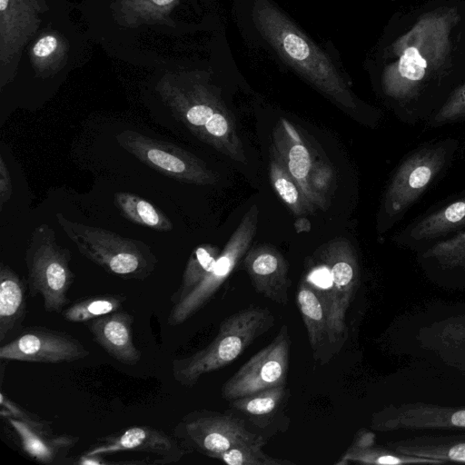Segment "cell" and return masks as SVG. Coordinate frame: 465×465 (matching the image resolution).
Masks as SVG:
<instances>
[{"label":"cell","mask_w":465,"mask_h":465,"mask_svg":"<svg viewBox=\"0 0 465 465\" xmlns=\"http://www.w3.org/2000/svg\"><path fill=\"white\" fill-rule=\"evenodd\" d=\"M458 19L455 9L430 12L393 43V60L382 72L381 91L403 124L425 123L452 93L447 61Z\"/></svg>","instance_id":"cell-1"},{"label":"cell","mask_w":465,"mask_h":465,"mask_svg":"<svg viewBox=\"0 0 465 465\" xmlns=\"http://www.w3.org/2000/svg\"><path fill=\"white\" fill-rule=\"evenodd\" d=\"M460 150L456 137L434 139L410 151L390 177L378 213V229L398 223L423 194L444 176Z\"/></svg>","instance_id":"cell-2"},{"label":"cell","mask_w":465,"mask_h":465,"mask_svg":"<svg viewBox=\"0 0 465 465\" xmlns=\"http://www.w3.org/2000/svg\"><path fill=\"white\" fill-rule=\"evenodd\" d=\"M274 322L272 312L260 306H249L232 313L220 323L216 337L208 345L173 361V379L183 386H194L204 374L234 361Z\"/></svg>","instance_id":"cell-3"},{"label":"cell","mask_w":465,"mask_h":465,"mask_svg":"<svg viewBox=\"0 0 465 465\" xmlns=\"http://www.w3.org/2000/svg\"><path fill=\"white\" fill-rule=\"evenodd\" d=\"M254 17L262 34L290 64L344 106L356 107L328 57L267 0L255 1Z\"/></svg>","instance_id":"cell-4"},{"label":"cell","mask_w":465,"mask_h":465,"mask_svg":"<svg viewBox=\"0 0 465 465\" xmlns=\"http://www.w3.org/2000/svg\"><path fill=\"white\" fill-rule=\"evenodd\" d=\"M55 219L78 252L108 273L143 281L153 272L157 259L143 242L71 221L62 213H56Z\"/></svg>","instance_id":"cell-5"},{"label":"cell","mask_w":465,"mask_h":465,"mask_svg":"<svg viewBox=\"0 0 465 465\" xmlns=\"http://www.w3.org/2000/svg\"><path fill=\"white\" fill-rule=\"evenodd\" d=\"M70 260V251L57 243L53 228L43 223L34 229L25 255L27 287L31 297H42L47 312L61 313L69 303L74 281Z\"/></svg>","instance_id":"cell-6"},{"label":"cell","mask_w":465,"mask_h":465,"mask_svg":"<svg viewBox=\"0 0 465 465\" xmlns=\"http://www.w3.org/2000/svg\"><path fill=\"white\" fill-rule=\"evenodd\" d=\"M173 436L187 451L195 450L215 460L234 446L264 440L249 430L241 415L208 410L184 415L174 427Z\"/></svg>","instance_id":"cell-7"},{"label":"cell","mask_w":465,"mask_h":465,"mask_svg":"<svg viewBox=\"0 0 465 465\" xmlns=\"http://www.w3.org/2000/svg\"><path fill=\"white\" fill-rule=\"evenodd\" d=\"M163 101L195 136L218 149L229 142V114L217 99L201 85L184 88L171 84L161 89Z\"/></svg>","instance_id":"cell-8"},{"label":"cell","mask_w":465,"mask_h":465,"mask_svg":"<svg viewBox=\"0 0 465 465\" xmlns=\"http://www.w3.org/2000/svg\"><path fill=\"white\" fill-rule=\"evenodd\" d=\"M258 209L253 205L244 215L212 269L200 282L179 302L172 305L167 323H183L202 309L217 292L233 269L249 250L254 236Z\"/></svg>","instance_id":"cell-9"},{"label":"cell","mask_w":465,"mask_h":465,"mask_svg":"<svg viewBox=\"0 0 465 465\" xmlns=\"http://www.w3.org/2000/svg\"><path fill=\"white\" fill-rule=\"evenodd\" d=\"M119 145L152 169L179 182L212 184L214 173L189 152L141 133L125 130L115 135Z\"/></svg>","instance_id":"cell-10"},{"label":"cell","mask_w":465,"mask_h":465,"mask_svg":"<svg viewBox=\"0 0 465 465\" xmlns=\"http://www.w3.org/2000/svg\"><path fill=\"white\" fill-rule=\"evenodd\" d=\"M291 338L282 325L275 338L249 359L223 384L221 394L226 401L286 385L289 370Z\"/></svg>","instance_id":"cell-11"},{"label":"cell","mask_w":465,"mask_h":465,"mask_svg":"<svg viewBox=\"0 0 465 465\" xmlns=\"http://www.w3.org/2000/svg\"><path fill=\"white\" fill-rule=\"evenodd\" d=\"M323 261L331 275V344L339 351L347 338L346 314L360 282L359 263L353 248L345 241L331 242L325 250Z\"/></svg>","instance_id":"cell-12"},{"label":"cell","mask_w":465,"mask_h":465,"mask_svg":"<svg viewBox=\"0 0 465 465\" xmlns=\"http://www.w3.org/2000/svg\"><path fill=\"white\" fill-rule=\"evenodd\" d=\"M462 232H465V191L428 208L399 231L393 241L416 253Z\"/></svg>","instance_id":"cell-13"},{"label":"cell","mask_w":465,"mask_h":465,"mask_svg":"<svg viewBox=\"0 0 465 465\" xmlns=\"http://www.w3.org/2000/svg\"><path fill=\"white\" fill-rule=\"evenodd\" d=\"M88 355V350L76 338L45 327L25 329L16 338L0 346L2 361L61 363Z\"/></svg>","instance_id":"cell-14"},{"label":"cell","mask_w":465,"mask_h":465,"mask_svg":"<svg viewBox=\"0 0 465 465\" xmlns=\"http://www.w3.org/2000/svg\"><path fill=\"white\" fill-rule=\"evenodd\" d=\"M371 428L379 431L465 430V407L423 402L392 404L372 414Z\"/></svg>","instance_id":"cell-15"},{"label":"cell","mask_w":465,"mask_h":465,"mask_svg":"<svg viewBox=\"0 0 465 465\" xmlns=\"http://www.w3.org/2000/svg\"><path fill=\"white\" fill-rule=\"evenodd\" d=\"M124 451L152 454L155 464L180 460L188 451L174 436L150 426H133L104 437L84 452V456H103Z\"/></svg>","instance_id":"cell-16"},{"label":"cell","mask_w":465,"mask_h":465,"mask_svg":"<svg viewBox=\"0 0 465 465\" xmlns=\"http://www.w3.org/2000/svg\"><path fill=\"white\" fill-rule=\"evenodd\" d=\"M415 257L423 274L435 285L465 290V232L435 242Z\"/></svg>","instance_id":"cell-17"},{"label":"cell","mask_w":465,"mask_h":465,"mask_svg":"<svg viewBox=\"0 0 465 465\" xmlns=\"http://www.w3.org/2000/svg\"><path fill=\"white\" fill-rule=\"evenodd\" d=\"M5 420L15 435L22 450L40 463L64 462L69 451L79 441L77 436L54 434L50 422L40 419L25 421L5 417Z\"/></svg>","instance_id":"cell-18"},{"label":"cell","mask_w":465,"mask_h":465,"mask_svg":"<svg viewBox=\"0 0 465 465\" xmlns=\"http://www.w3.org/2000/svg\"><path fill=\"white\" fill-rule=\"evenodd\" d=\"M243 265L258 293L278 304L288 303V264L277 250L260 246L247 251Z\"/></svg>","instance_id":"cell-19"},{"label":"cell","mask_w":465,"mask_h":465,"mask_svg":"<svg viewBox=\"0 0 465 465\" xmlns=\"http://www.w3.org/2000/svg\"><path fill=\"white\" fill-rule=\"evenodd\" d=\"M134 318L127 312L116 311L88 322L94 341L114 359L126 365L141 360V351L134 343Z\"/></svg>","instance_id":"cell-20"},{"label":"cell","mask_w":465,"mask_h":465,"mask_svg":"<svg viewBox=\"0 0 465 465\" xmlns=\"http://www.w3.org/2000/svg\"><path fill=\"white\" fill-rule=\"evenodd\" d=\"M387 447L397 453L445 462H465V433L420 435L390 441Z\"/></svg>","instance_id":"cell-21"},{"label":"cell","mask_w":465,"mask_h":465,"mask_svg":"<svg viewBox=\"0 0 465 465\" xmlns=\"http://www.w3.org/2000/svg\"><path fill=\"white\" fill-rule=\"evenodd\" d=\"M26 286L4 262L0 265V341L20 328L26 314Z\"/></svg>","instance_id":"cell-22"},{"label":"cell","mask_w":465,"mask_h":465,"mask_svg":"<svg viewBox=\"0 0 465 465\" xmlns=\"http://www.w3.org/2000/svg\"><path fill=\"white\" fill-rule=\"evenodd\" d=\"M296 301L307 330L313 356L319 359L322 356L327 344L331 345L325 302L307 282L300 284Z\"/></svg>","instance_id":"cell-23"},{"label":"cell","mask_w":465,"mask_h":465,"mask_svg":"<svg viewBox=\"0 0 465 465\" xmlns=\"http://www.w3.org/2000/svg\"><path fill=\"white\" fill-rule=\"evenodd\" d=\"M289 390L286 385L270 388L257 393L230 401L231 408L246 421L265 430L280 416Z\"/></svg>","instance_id":"cell-24"},{"label":"cell","mask_w":465,"mask_h":465,"mask_svg":"<svg viewBox=\"0 0 465 465\" xmlns=\"http://www.w3.org/2000/svg\"><path fill=\"white\" fill-rule=\"evenodd\" d=\"M440 464V462L397 453L387 446H377L374 434L361 430L355 436L349 449L335 464Z\"/></svg>","instance_id":"cell-25"},{"label":"cell","mask_w":465,"mask_h":465,"mask_svg":"<svg viewBox=\"0 0 465 465\" xmlns=\"http://www.w3.org/2000/svg\"><path fill=\"white\" fill-rule=\"evenodd\" d=\"M114 204L130 222L159 232L173 229L171 220L153 204L131 193L120 192L114 194Z\"/></svg>","instance_id":"cell-26"},{"label":"cell","mask_w":465,"mask_h":465,"mask_svg":"<svg viewBox=\"0 0 465 465\" xmlns=\"http://www.w3.org/2000/svg\"><path fill=\"white\" fill-rule=\"evenodd\" d=\"M219 250L212 244H203L196 247L191 253L183 273L178 289L172 294V305L183 300L212 269Z\"/></svg>","instance_id":"cell-27"},{"label":"cell","mask_w":465,"mask_h":465,"mask_svg":"<svg viewBox=\"0 0 465 465\" xmlns=\"http://www.w3.org/2000/svg\"><path fill=\"white\" fill-rule=\"evenodd\" d=\"M291 134L292 143L285 153L288 173L300 187L306 201L321 205V200L312 190L309 177L312 168L311 154L292 128Z\"/></svg>","instance_id":"cell-28"},{"label":"cell","mask_w":465,"mask_h":465,"mask_svg":"<svg viewBox=\"0 0 465 465\" xmlns=\"http://www.w3.org/2000/svg\"><path fill=\"white\" fill-rule=\"evenodd\" d=\"M126 298L122 294H103L78 300L61 312L70 322H88L95 318L119 311Z\"/></svg>","instance_id":"cell-29"},{"label":"cell","mask_w":465,"mask_h":465,"mask_svg":"<svg viewBox=\"0 0 465 465\" xmlns=\"http://www.w3.org/2000/svg\"><path fill=\"white\" fill-rule=\"evenodd\" d=\"M265 440L242 443L232 447L217 457L229 465H289L290 460L271 457L262 450Z\"/></svg>","instance_id":"cell-30"},{"label":"cell","mask_w":465,"mask_h":465,"mask_svg":"<svg viewBox=\"0 0 465 465\" xmlns=\"http://www.w3.org/2000/svg\"><path fill=\"white\" fill-rule=\"evenodd\" d=\"M271 179L281 199L294 213L302 214L306 211L309 203L296 182L277 160L271 163Z\"/></svg>","instance_id":"cell-31"},{"label":"cell","mask_w":465,"mask_h":465,"mask_svg":"<svg viewBox=\"0 0 465 465\" xmlns=\"http://www.w3.org/2000/svg\"><path fill=\"white\" fill-rule=\"evenodd\" d=\"M465 123V82L456 87L445 103L425 122V126L440 128Z\"/></svg>","instance_id":"cell-32"},{"label":"cell","mask_w":465,"mask_h":465,"mask_svg":"<svg viewBox=\"0 0 465 465\" xmlns=\"http://www.w3.org/2000/svg\"><path fill=\"white\" fill-rule=\"evenodd\" d=\"M0 403V414L3 418L10 417L25 421H31L39 419L37 415L28 412L17 405L15 401L5 396L4 392H1Z\"/></svg>","instance_id":"cell-33"},{"label":"cell","mask_w":465,"mask_h":465,"mask_svg":"<svg viewBox=\"0 0 465 465\" xmlns=\"http://www.w3.org/2000/svg\"><path fill=\"white\" fill-rule=\"evenodd\" d=\"M12 194V183L9 171L4 158L0 157V207L1 210L5 202H7Z\"/></svg>","instance_id":"cell-34"},{"label":"cell","mask_w":465,"mask_h":465,"mask_svg":"<svg viewBox=\"0 0 465 465\" xmlns=\"http://www.w3.org/2000/svg\"><path fill=\"white\" fill-rule=\"evenodd\" d=\"M58 46V40L54 35L40 38L33 47L35 56L45 58L51 55Z\"/></svg>","instance_id":"cell-35"},{"label":"cell","mask_w":465,"mask_h":465,"mask_svg":"<svg viewBox=\"0 0 465 465\" xmlns=\"http://www.w3.org/2000/svg\"><path fill=\"white\" fill-rule=\"evenodd\" d=\"M173 0H153L157 5H166L172 3Z\"/></svg>","instance_id":"cell-36"}]
</instances>
